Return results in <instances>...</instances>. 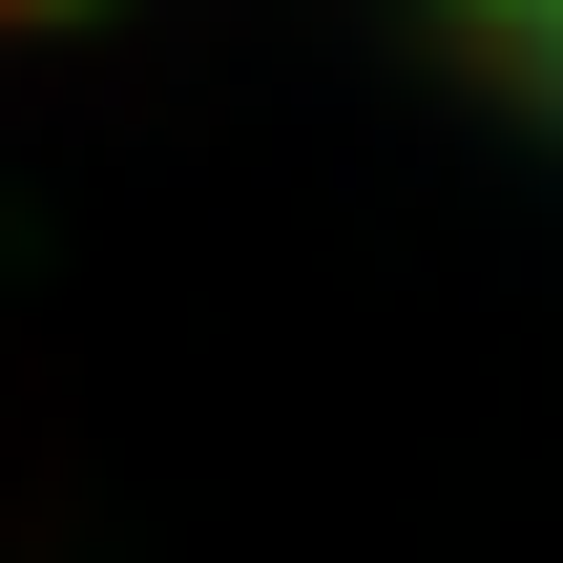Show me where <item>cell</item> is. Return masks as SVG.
Masks as SVG:
<instances>
[{"mask_svg": "<svg viewBox=\"0 0 563 563\" xmlns=\"http://www.w3.org/2000/svg\"><path fill=\"white\" fill-rule=\"evenodd\" d=\"M481 21H501V42H522V63L563 84V0H481Z\"/></svg>", "mask_w": 563, "mask_h": 563, "instance_id": "6da1fadb", "label": "cell"}]
</instances>
